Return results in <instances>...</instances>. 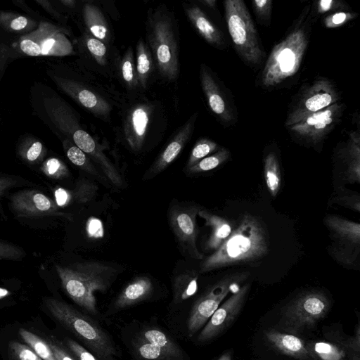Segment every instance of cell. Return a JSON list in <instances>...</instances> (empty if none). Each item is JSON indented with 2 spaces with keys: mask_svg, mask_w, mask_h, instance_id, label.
I'll return each mask as SVG.
<instances>
[{
  "mask_svg": "<svg viewBox=\"0 0 360 360\" xmlns=\"http://www.w3.org/2000/svg\"><path fill=\"white\" fill-rule=\"evenodd\" d=\"M153 59L151 52L145 42L140 39L136 45V75L138 83L146 88L152 71Z\"/></svg>",
  "mask_w": 360,
  "mask_h": 360,
  "instance_id": "1f68e13d",
  "label": "cell"
},
{
  "mask_svg": "<svg viewBox=\"0 0 360 360\" xmlns=\"http://www.w3.org/2000/svg\"><path fill=\"white\" fill-rule=\"evenodd\" d=\"M264 334L276 351L299 360H314L308 344L297 335L274 329H268Z\"/></svg>",
  "mask_w": 360,
  "mask_h": 360,
  "instance_id": "d6986e66",
  "label": "cell"
},
{
  "mask_svg": "<svg viewBox=\"0 0 360 360\" xmlns=\"http://www.w3.org/2000/svg\"><path fill=\"white\" fill-rule=\"evenodd\" d=\"M230 157V152L225 148H220L214 153L202 159L195 165L187 169L189 174H198L212 170L225 162Z\"/></svg>",
  "mask_w": 360,
  "mask_h": 360,
  "instance_id": "e575fe53",
  "label": "cell"
},
{
  "mask_svg": "<svg viewBox=\"0 0 360 360\" xmlns=\"http://www.w3.org/2000/svg\"><path fill=\"white\" fill-rule=\"evenodd\" d=\"M19 334L27 345L43 360H56L49 344L40 337L24 328L19 330Z\"/></svg>",
  "mask_w": 360,
  "mask_h": 360,
  "instance_id": "836d02e7",
  "label": "cell"
},
{
  "mask_svg": "<svg viewBox=\"0 0 360 360\" xmlns=\"http://www.w3.org/2000/svg\"><path fill=\"white\" fill-rule=\"evenodd\" d=\"M218 144L207 138L199 139L194 145L188 158L187 169L195 165L202 159L219 149Z\"/></svg>",
  "mask_w": 360,
  "mask_h": 360,
  "instance_id": "d590c367",
  "label": "cell"
},
{
  "mask_svg": "<svg viewBox=\"0 0 360 360\" xmlns=\"http://www.w3.org/2000/svg\"><path fill=\"white\" fill-rule=\"evenodd\" d=\"M339 344L343 346V348L351 349L354 352H359L360 351V327L358 325L356 330V335L353 337L349 338L347 340H342L337 338Z\"/></svg>",
  "mask_w": 360,
  "mask_h": 360,
  "instance_id": "c3c4849f",
  "label": "cell"
},
{
  "mask_svg": "<svg viewBox=\"0 0 360 360\" xmlns=\"http://www.w3.org/2000/svg\"><path fill=\"white\" fill-rule=\"evenodd\" d=\"M41 170L49 178L60 179L69 176L66 165L57 158H50L43 162Z\"/></svg>",
  "mask_w": 360,
  "mask_h": 360,
  "instance_id": "74e56055",
  "label": "cell"
},
{
  "mask_svg": "<svg viewBox=\"0 0 360 360\" xmlns=\"http://www.w3.org/2000/svg\"><path fill=\"white\" fill-rule=\"evenodd\" d=\"M150 108L145 104H139L132 108L127 115L124 124L126 140L135 151L143 146L149 124Z\"/></svg>",
  "mask_w": 360,
  "mask_h": 360,
  "instance_id": "ffe728a7",
  "label": "cell"
},
{
  "mask_svg": "<svg viewBox=\"0 0 360 360\" xmlns=\"http://www.w3.org/2000/svg\"><path fill=\"white\" fill-rule=\"evenodd\" d=\"M198 214L205 220L210 227V233L205 243L207 251H216L229 237L233 228L231 223L218 215L200 208Z\"/></svg>",
  "mask_w": 360,
  "mask_h": 360,
  "instance_id": "603a6c76",
  "label": "cell"
},
{
  "mask_svg": "<svg viewBox=\"0 0 360 360\" xmlns=\"http://www.w3.org/2000/svg\"><path fill=\"white\" fill-rule=\"evenodd\" d=\"M184 8L193 27L208 44L219 49L225 47L223 33L200 7L195 5H187Z\"/></svg>",
  "mask_w": 360,
  "mask_h": 360,
  "instance_id": "44dd1931",
  "label": "cell"
},
{
  "mask_svg": "<svg viewBox=\"0 0 360 360\" xmlns=\"http://www.w3.org/2000/svg\"><path fill=\"white\" fill-rule=\"evenodd\" d=\"M346 165L345 176L350 183L360 182V136L359 131H352L343 148Z\"/></svg>",
  "mask_w": 360,
  "mask_h": 360,
  "instance_id": "cb8c5ba5",
  "label": "cell"
},
{
  "mask_svg": "<svg viewBox=\"0 0 360 360\" xmlns=\"http://www.w3.org/2000/svg\"><path fill=\"white\" fill-rule=\"evenodd\" d=\"M252 8L257 18L264 23H269L272 10L271 0H255L252 1Z\"/></svg>",
  "mask_w": 360,
  "mask_h": 360,
  "instance_id": "ee69618b",
  "label": "cell"
},
{
  "mask_svg": "<svg viewBox=\"0 0 360 360\" xmlns=\"http://www.w3.org/2000/svg\"><path fill=\"white\" fill-rule=\"evenodd\" d=\"M248 276L249 272L228 274L212 285L196 300L187 321L189 336L204 326L229 292L247 279Z\"/></svg>",
  "mask_w": 360,
  "mask_h": 360,
  "instance_id": "30bf717a",
  "label": "cell"
},
{
  "mask_svg": "<svg viewBox=\"0 0 360 360\" xmlns=\"http://www.w3.org/2000/svg\"><path fill=\"white\" fill-rule=\"evenodd\" d=\"M232 354L231 352L224 353L217 360H231Z\"/></svg>",
  "mask_w": 360,
  "mask_h": 360,
  "instance_id": "680465c9",
  "label": "cell"
},
{
  "mask_svg": "<svg viewBox=\"0 0 360 360\" xmlns=\"http://www.w3.org/2000/svg\"><path fill=\"white\" fill-rule=\"evenodd\" d=\"M25 255V251L20 247L0 240V259L18 260Z\"/></svg>",
  "mask_w": 360,
  "mask_h": 360,
  "instance_id": "f6af8a7d",
  "label": "cell"
},
{
  "mask_svg": "<svg viewBox=\"0 0 360 360\" xmlns=\"http://www.w3.org/2000/svg\"><path fill=\"white\" fill-rule=\"evenodd\" d=\"M141 339L158 346L167 360H180L182 352L179 347L165 333L157 328H148L141 333Z\"/></svg>",
  "mask_w": 360,
  "mask_h": 360,
  "instance_id": "83f0119b",
  "label": "cell"
},
{
  "mask_svg": "<svg viewBox=\"0 0 360 360\" xmlns=\"http://www.w3.org/2000/svg\"><path fill=\"white\" fill-rule=\"evenodd\" d=\"M70 35L67 27L41 20L34 30L20 36L13 48L28 56H66L75 53Z\"/></svg>",
  "mask_w": 360,
  "mask_h": 360,
  "instance_id": "52a82bcc",
  "label": "cell"
},
{
  "mask_svg": "<svg viewBox=\"0 0 360 360\" xmlns=\"http://www.w3.org/2000/svg\"><path fill=\"white\" fill-rule=\"evenodd\" d=\"M85 43L89 53L96 62L100 65H105L107 52L105 43L91 35H86Z\"/></svg>",
  "mask_w": 360,
  "mask_h": 360,
  "instance_id": "60d3db41",
  "label": "cell"
},
{
  "mask_svg": "<svg viewBox=\"0 0 360 360\" xmlns=\"http://www.w3.org/2000/svg\"><path fill=\"white\" fill-rule=\"evenodd\" d=\"M35 2L57 21L65 22V18L47 0H35Z\"/></svg>",
  "mask_w": 360,
  "mask_h": 360,
  "instance_id": "f907efd6",
  "label": "cell"
},
{
  "mask_svg": "<svg viewBox=\"0 0 360 360\" xmlns=\"http://www.w3.org/2000/svg\"><path fill=\"white\" fill-rule=\"evenodd\" d=\"M314 360H345L344 348L327 342H315L309 345Z\"/></svg>",
  "mask_w": 360,
  "mask_h": 360,
  "instance_id": "d6a6232c",
  "label": "cell"
},
{
  "mask_svg": "<svg viewBox=\"0 0 360 360\" xmlns=\"http://www.w3.org/2000/svg\"><path fill=\"white\" fill-rule=\"evenodd\" d=\"M147 36L159 73L166 80L174 81L179 73L178 44L172 18L166 11L158 10L148 15Z\"/></svg>",
  "mask_w": 360,
  "mask_h": 360,
  "instance_id": "5b68a950",
  "label": "cell"
},
{
  "mask_svg": "<svg viewBox=\"0 0 360 360\" xmlns=\"http://www.w3.org/2000/svg\"><path fill=\"white\" fill-rule=\"evenodd\" d=\"M56 360H75L63 347L54 341L49 342Z\"/></svg>",
  "mask_w": 360,
  "mask_h": 360,
  "instance_id": "816d5d0a",
  "label": "cell"
},
{
  "mask_svg": "<svg viewBox=\"0 0 360 360\" xmlns=\"http://www.w3.org/2000/svg\"><path fill=\"white\" fill-rule=\"evenodd\" d=\"M120 69L124 82L129 87H134L138 84V82L135 72L133 52L130 49L126 52L122 60Z\"/></svg>",
  "mask_w": 360,
  "mask_h": 360,
  "instance_id": "f35d334b",
  "label": "cell"
},
{
  "mask_svg": "<svg viewBox=\"0 0 360 360\" xmlns=\"http://www.w3.org/2000/svg\"><path fill=\"white\" fill-rule=\"evenodd\" d=\"M330 307L328 297L317 290H306L290 301L285 307L280 321L283 330L292 335L314 328L324 318Z\"/></svg>",
  "mask_w": 360,
  "mask_h": 360,
  "instance_id": "ba28073f",
  "label": "cell"
},
{
  "mask_svg": "<svg viewBox=\"0 0 360 360\" xmlns=\"http://www.w3.org/2000/svg\"><path fill=\"white\" fill-rule=\"evenodd\" d=\"M60 2L65 7L72 8L75 6L76 1L74 0H60Z\"/></svg>",
  "mask_w": 360,
  "mask_h": 360,
  "instance_id": "9f6ffc18",
  "label": "cell"
},
{
  "mask_svg": "<svg viewBox=\"0 0 360 360\" xmlns=\"http://www.w3.org/2000/svg\"><path fill=\"white\" fill-rule=\"evenodd\" d=\"M46 74L63 92L79 105L101 118H106L110 115V105L96 92L80 82L64 76L55 66L47 68Z\"/></svg>",
  "mask_w": 360,
  "mask_h": 360,
  "instance_id": "4fadbf2b",
  "label": "cell"
},
{
  "mask_svg": "<svg viewBox=\"0 0 360 360\" xmlns=\"http://www.w3.org/2000/svg\"><path fill=\"white\" fill-rule=\"evenodd\" d=\"M269 252L266 228L257 217L245 214L229 237L200 266V272L257 261Z\"/></svg>",
  "mask_w": 360,
  "mask_h": 360,
  "instance_id": "6da1fadb",
  "label": "cell"
},
{
  "mask_svg": "<svg viewBox=\"0 0 360 360\" xmlns=\"http://www.w3.org/2000/svg\"><path fill=\"white\" fill-rule=\"evenodd\" d=\"M56 270L68 295L92 314H98L95 292H105L120 272L113 265L94 260L56 265Z\"/></svg>",
  "mask_w": 360,
  "mask_h": 360,
  "instance_id": "7a4b0ae2",
  "label": "cell"
},
{
  "mask_svg": "<svg viewBox=\"0 0 360 360\" xmlns=\"http://www.w3.org/2000/svg\"><path fill=\"white\" fill-rule=\"evenodd\" d=\"M10 205L20 217H40L60 214L58 205L52 199L36 190H24L11 197Z\"/></svg>",
  "mask_w": 360,
  "mask_h": 360,
  "instance_id": "2e32d148",
  "label": "cell"
},
{
  "mask_svg": "<svg viewBox=\"0 0 360 360\" xmlns=\"http://www.w3.org/2000/svg\"><path fill=\"white\" fill-rule=\"evenodd\" d=\"M198 273L194 270L177 275L173 281L174 301L181 303L195 294L198 290Z\"/></svg>",
  "mask_w": 360,
  "mask_h": 360,
  "instance_id": "f1b7e54d",
  "label": "cell"
},
{
  "mask_svg": "<svg viewBox=\"0 0 360 360\" xmlns=\"http://www.w3.org/2000/svg\"><path fill=\"white\" fill-rule=\"evenodd\" d=\"M9 295L10 292L7 289L0 288V300L8 296Z\"/></svg>",
  "mask_w": 360,
  "mask_h": 360,
  "instance_id": "91938a15",
  "label": "cell"
},
{
  "mask_svg": "<svg viewBox=\"0 0 360 360\" xmlns=\"http://www.w3.org/2000/svg\"><path fill=\"white\" fill-rule=\"evenodd\" d=\"M61 141L67 158L73 165L99 179L101 181H106V179L98 172L91 160L84 152L67 139Z\"/></svg>",
  "mask_w": 360,
  "mask_h": 360,
  "instance_id": "f546056e",
  "label": "cell"
},
{
  "mask_svg": "<svg viewBox=\"0 0 360 360\" xmlns=\"http://www.w3.org/2000/svg\"><path fill=\"white\" fill-rule=\"evenodd\" d=\"M17 184V180L11 176H0V198L11 187Z\"/></svg>",
  "mask_w": 360,
  "mask_h": 360,
  "instance_id": "11a10c76",
  "label": "cell"
},
{
  "mask_svg": "<svg viewBox=\"0 0 360 360\" xmlns=\"http://www.w3.org/2000/svg\"><path fill=\"white\" fill-rule=\"evenodd\" d=\"M356 15V13L351 12H337L326 16L323 22L327 28H336L354 19Z\"/></svg>",
  "mask_w": 360,
  "mask_h": 360,
  "instance_id": "7bdbcfd3",
  "label": "cell"
},
{
  "mask_svg": "<svg viewBox=\"0 0 360 360\" xmlns=\"http://www.w3.org/2000/svg\"><path fill=\"white\" fill-rule=\"evenodd\" d=\"M250 287V283H245L219 305L199 333L200 342L214 339L231 325L244 305Z\"/></svg>",
  "mask_w": 360,
  "mask_h": 360,
  "instance_id": "9a60e30c",
  "label": "cell"
},
{
  "mask_svg": "<svg viewBox=\"0 0 360 360\" xmlns=\"http://www.w3.org/2000/svg\"><path fill=\"white\" fill-rule=\"evenodd\" d=\"M55 197L58 206H65L70 202L72 194L63 188H58L55 191Z\"/></svg>",
  "mask_w": 360,
  "mask_h": 360,
  "instance_id": "db71d44e",
  "label": "cell"
},
{
  "mask_svg": "<svg viewBox=\"0 0 360 360\" xmlns=\"http://www.w3.org/2000/svg\"><path fill=\"white\" fill-rule=\"evenodd\" d=\"M46 148L37 137L25 134L19 140L17 153L24 162L36 165L42 162L46 154Z\"/></svg>",
  "mask_w": 360,
  "mask_h": 360,
  "instance_id": "484cf974",
  "label": "cell"
},
{
  "mask_svg": "<svg viewBox=\"0 0 360 360\" xmlns=\"http://www.w3.org/2000/svg\"><path fill=\"white\" fill-rule=\"evenodd\" d=\"M139 355L145 360H167L162 350L156 345L141 339L136 347Z\"/></svg>",
  "mask_w": 360,
  "mask_h": 360,
  "instance_id": "ab89813d",
  "label": "cell"
},
{
  "mask_svg": "<svg viewBox=\"0 0 360 360\" xmlns=\"http://www.w3.org/2000/svg\"><path fill=\"white\" fill-rule=\"evenodd\" d=\"M200 2L212 8L215 7L217 3L215 0H203L200 1Z\"/></svg>",
  "mask_w": 360,
  "mask_h": 360,
  "instance_id": "6f0895ef",
  "label": "cell"
},
{
  "mask_svg": "<svg viewBox=\"0 0 360 360\" xmlns=\"http://www.w3.org/2000/svg\"><path fill=\"white\" fill-rule=\"evenodd\" d=\"M323 222L333 240V257L342 264H353L360 251L359 223L334 214L326 216Z\"/></svg>",
  "mask_w": 360,
  "mask_h": 360,
  "instance_id": "7c38bea8",
  "label": "cell"
},
{
  "mask_svg": "<svg viewBox=\"0 0 360 360\" xmlns=\"http://www.w3.org/2000/svg\"><path fill=\"white\" fill-rule=\"evenodd\" d=\"M337 202L344 205L347 206L353 210L359 212L360 210V203H359V195H352V196H345L340 198L337 200Z\"/></svg>",
  "mask_w": 360,
  "mask_h": 360,
  "instance_id": "f5cc1de1",
  "label": "cell"
},
{
  "mask_svg": "<svg viewBox=\"0 0 360 360\" xmlns=\"http://www.w3.org/2000/svg\"><path fill=\"white\" fill-rule=\"evenodd\" d=\"M224 5L228 30L238 53L248 64L258 65L265 53L246 5L242 0H226Z\"/></svg>",
  "mask_w": 360,
  "mask_h": 360,
  "instance_id": "8992f818",
  "label": "cell"
},
{
  "mask_svg": "<svg viewBox=\"0 0 360 360\" xmlns=\"http://www.w3.org/2000/svg\"><path fill=\"white\" fill-rule=\"evenodd\" d=\"M9 346L15 360H43L30 347L19 342L12 341Z\"/></svg>",
  "mask_w": 360,
  "mask_h": 360,
  "instance_id": "b9f144b4",
  "label": "cell"
},
{
  "mask_svg": "<svg viewBox=\"0 0 360 360\" xmlns=\"http://www.w3.org/2000/svg\"><path fill=\"white\" fill-rule=\"evenodd\" d=\"M339 98L338 91L331 80L323 77L316 78L301 90L290 107L285 125L289 127L298 123L307 116L338 103Z\"/></svg>",
  "mask_w": 360,
  "mask_h": 360,
  "instance_id": "9c48e42d",
  "label": "cell"
},
{
  "mask_svg": "<svg viewBox=\"0 0 360 360\" xmlns=\"http://www.w3.org/2000/svg\"><path fill=\"white\" fill-rule=\"evenodd\" d=\"M264 175L269 193L276 197L281 188V176L278 158L274 152H269L264 158Z\"/></svg>",
  "mask_w": 360,
  "mask_h": 360,
  "instance_id": "4dcf8cb0",
  "label": "cell"
},
{
  "mask_svg": "<svg viewBox=\"0 0 360 360\" xmlns=\"http://www.w3.org/2000/svg\"><path fill=\"white\" fill-rule=\"evenodd\" d=\"M309 42L305 26H297L272 49L260 77L263 88L281 84L300 69Z\"/></svg>",
  "mask_w": 360,
  "mask_h": 360,
  "instance_id": "3957f363",
  "label": "cell"
},
{
  "mask_svg": "<svg viewBox=\"0 0 360 360\" xmlns=\"http://www.w3.org/2000/svg\"><path fill=\"white\" fill-rule=\"evenodd\" d=\"M200 207L195 205H176L169 211V219L172 229L182 250L190 257L202 259V255L196 244L198 227L196 216Z\"/></svg>",
  "mask_w": 360,
  "mask_h": 360,
  "instance_id": "5bb4252c",
  "label": "cell"
},
{
  "mask_svg": "<svg viewBox=\"0 0 360 360\" xmlns=\"http://www.w3.org/2000/svg\"><path fill=\"white\" fill-rule=\"evenodd\" d=\"M83 18L91 36L103 43L110 41V31L104 15L94 4L86 3L83 7Z\"/></svg>",
  "mask_w": 360,
  "mask_h": 360,
  "instance_id": "d4e9b609",
  "label": "cell"
},
{
  "mask_svg": "<svg viewBox=\"0 0 360 360\" xmlns=\"http://www.w3.org/2000/svg\"><path fill=\"white\" fill-rule=\"evenodd\" d=\"M153 289L151 280L147 276H139L129 282L114 302L115 309H122L147 299Z\"/></svg>",
  "mask_w": 360,
  "mask_h": 360,
  "instance_id": "7402d4cb",
  "label": "cell"
},
{
  "mask_svg": "<svg viewBox=\"0 0 360 360\" xmlns=\"http://www.w3.org/2000/svg\"><path fill=\"white\" fill-rule=\"evenodd\" d=\"M51 314L82 340L101 359L115 355V347L108 334L94 321L67 303L54 298L45 300Z\"/></svg>",
  "mask_w": 360,
  "mask_h": 360,
  "instance_id": "277c9868",
  "label": "cell"
},
{
  "mask_svg": "<svg viewBox=\"0 0 360 360\" xmlns=\"http://www.w3.org/2000/svg\"><path fill=\"white\" fill-rule=\"evenodd\" d=\"M67 345L78 360H98L95 355L72 340H68Z\"/></svg>",
  "mask_w": 360,
  "mask_h": 360,
  "instance_id": "bcb514c9",
  "label": "cell"
},
{
  "mask_svg": "<svg viewBox=\"0 0 360 360\" xmlns=\"http://www.w3.org/2000/svg\"><path fill=\"white\" fill-rule=\"evenodd\" d=\"M97 191L98 187L95 183L85 178H82L77 182L72 196L76 202L85 203L93 199Z\"/></svg>",
  "mask_w": 360,
  "mask_h": 360,
  "instance_id": "8d00e7d4",
  "label": "cell"
},
{
  "mask_svg": "<svg viewBox=\"0 0 360 360\" xmlns=\"http://www.w3.org/2000/svg\"><path fill=\"white\" fill-rule=\"evenodd\" d=\"M347 8L343 2L336 0H320L316 2V12L319 14Z\"/></svg>",
  "mask_w": 360,
  "mask_h": 360,
  "instance_id": "7dc6e473",
  "label": "cell"
},
{
  "mask_svg": "<svg viewBox=\"0 0 360 360\" xmlns=\"http://www.w3.org/2000/svg\"><path fill=\"white\" fill-rule=\"evenodd\" d=\"M38 25L35 20L30 17L0 11V27L7 32L24 35L34 30Z\"/></svg>",
  "mask_w": 360,
  "mask_h": 360,
  "instance_id": "4316f807",
  "label": "cell"
},
{
  "mask_svg": "<svg viewBox=\"0 0 360 360\" xmlns=\"http://www.w3.org/2000/svg\"><path fill=\"white\" fill-rule=\"evenodd\" d=\"M200 79L207 104L212 112L224 124H231L234 115L229 101L210 69L202 64L200 69Z\"/></svg>",
  "mask_w": 360,
  "mask_h": 360,
  "instance_id": "e0dca14e",
  "label": "cell"
},
{
  "mask_svg": "<svg viewBox=\"0 0 360 360\" xmlns=\"http://www.w3.org/2000/svg\"><path fill=\"white\" fill-rule=\"evenodd\" d=\"M197 116V113L193 115L179 129L177 134L170 141L147 171L143 176L144 179H148L155 176L165 169L177 158L191 136Z\"/></svg>",
  "mask_w": 360,
  "mask_h": 360,
  "instance_id": "ac0fdd59",
  "label": "cell"
},
{
  "mask_svg": "<svg viewBox=\"0 0 360 360\" xmlns=\"http://www.w3.org/2000/svg\"><path fill=\"white\" fill-rule=\"evenodd\" d=\"M86 231L91 237H102L103 235V228L101 221L94 217L90 218L86 223Z\"/></svg>",
  "mask_w": 360,
  "mask_h": 360,
  "instance_id": "681fc988",
  "label": "cell"
},
{
  "mask_svg": "<svg viewBox=\"0 0 360 360\" xmlns=\"http://www.w3.org/2000/svg\"><path fill=\"white\" fill-rule=\"evenodd\" d=\"M345 108L344 104L335 103L289 127L288 132L295 141L300 143L308 146L319 144L339 123Z\"/></svg>",
  "mask_w": 360,
  "mask_h": 360,
  "instance_id": "8fae6325",
  "label": "cell"
}]
</instances>
